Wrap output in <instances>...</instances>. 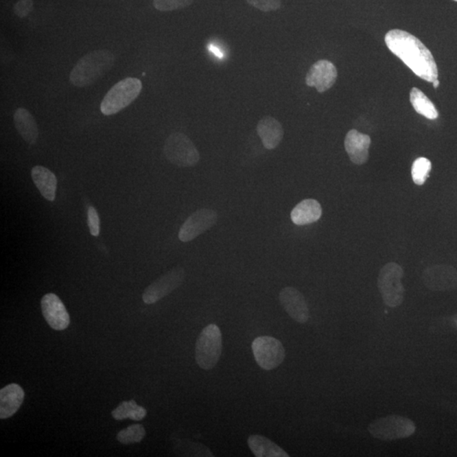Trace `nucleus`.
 <instances>
[{
	"instance_id": "nucleus-26",
	"label": "nucleus",
	"mask_w": 457,
	"mask_h": 457,
	"mask_svg": "<svg viewBox=\"0 0 457 457\" xmlns=\"http://www.w3.org/2000/svg\"><path fill=\"white\" fill-rule=\"evenodd\" d=\"M194 0H154V8L159 12H173L190 6Z\"/></svg>"
},
{
	"instance_id": "nucleus-28",
	"label": "nucleus",
	"mask_w": 457,
	"mask_h": 457,
	"mask_svg": "<svg viewBox=\"0 0 457 457\" xmlns=\"http://www.w3.org/2000/svg\"><path fill=\"white\" fill-rule=\"evenodd\" d=\"M88 224L90 233L93 237H99L100 233V220L99 213L93 207H90L88 211Z\"/></svg>"
},
{
	"instance_id": "nucleus-1",
	"label": "nucleus",
	"mask_w": 457,
	"mask_h": 457,
	"mask_svg": "<svg viewBox=\"0 0 457 457\" xmlns=\"http://www.w3.org/2000/svg\"><path fill=\"white\" fill-rule=\"evenodd\" d=\"M384 41L390 52L419 78L432 83L438 80V67L433 54L415 36L394 29L387 32Z\"/></svg>"
},
{
	"instance_id": "nucleus-14",
	"label": "nucleus",
	"mask_w": 457,
	"mask_h": 457,
	"mask_svg": "<svg viewBox=\"0 0 457 457\" xmlns=\"http://www.w3.org/2000/svg\"><path fill=\"white\" fill-rule=\"evenodd\" d=\"M279 302L283 307L294 320L299 324H305L309 319V308L306 299L298 290L293 288H285L279 292Z\"/></svg>"
},
{
	"instance_id": "nucleus-3",
	"label": "nucleus",
	"mask_w": 457,
	"mask_h": 457,
	"mask_svg": "<svg viewBox=\"0 0 457 457\" xmlns=\"http://www.w3.org/2000/svg\"><path fill=\"white\" fill-rule=\"evenodd\" d=\"M143 84L139 78H127L116 83L102 101V113L105 115L119 113L137 99Z\"/></svg>"
},
{
	"instance_id": "nucleus-16",
	"label": "nucleus",
	"mask_w": 457,
	"mask_h": 457,
	"mask_svg": "<svg viewBox=\"0 0 457 457\" xmlns=\"http://www.w3.org/2000/svg\"><path fill=\"white\" fill-rule=\"evenodd\" d=\"M25 393L17 384H10L0 390V419H7L16 413L23 405Z\"/></svg>"
},
{
	"instance_id": "nucleus-29",
	"label": "nucleus",
	"mask_w": 457,
	"mask_h": 457,
	"mask_svg": "<svg viewBox=\"0 0 457 457\" xmlns=\"http://www.w3.org/2000/svg\"><path fill=\"white\" fill-rule=\"evenodd\" d=\"M34 0H19L14 6V13L20 18L28 16L34 10Z\"/></svg>"
},
{
	"instance_id": "nucleus-6",
	"label": "nucleus",
	"mask_w": 457,
	"mask_h": 457,
	"mask_svg": "<svg viewBox=\"0 0 457 457\" xmlns=\"http://www.w3.org/2000/svg\"><path fill=\"white\" fill-rule=\"evenodd\" d=\"M368 430L373 437L380 441H397L412 436L416 426L412 420L405 417L390 415L373 421Z\"/></svg>"
},
{
	"instance_id": "nucleus-18",
	"label": "nucleus",
	"mask_w": 457,
	"mask_h": 457,
	"mask_svg": "<svg viewBox=\"0 0 457 457\" xmlns=\"http://www.w3.org/2000/svg\"><path fill=\"white\" fill-rule=\"evenodd\" d=\"M322 216L320 203L314 199H306L297 204L291 213L292 222L296 226L316 222Z\"/></svg>"
},
{
	"instance_id": "nucleus-25",
	"label": "nucleus",
	"mask_w": 457,
	"mask_h": 457,
	"mask_svg": "<svg viewBox=\"0 0 457 457\" xmlns=\"http://www.w3.org/2000/svg\"><path fill=\"white\" fill-rule=\"evenodd\" d=\"M432 169L430 159L426 158L417 159L412 166V177L413 183L422 186L426 183Z\"/></svg>"
},
{
	"instance_id": "nucleus-27",
	"label": "nucleus",
	"mask_w": 457,
	"mask_h": 457,
	"mask_svg": "<svg viewBox=\"0 0 457 457\" xmlns=\"http://www.w3.org/2000/svg\"><path fill=\"white\" fill-rule=\"evenodd\" d=\"M246 2L263 12H274L281 6V0H246Z\"/></svg>"
},
{
	"instance_id": "nucleus-5",
	"label": "nucleus",
	"mask_w": 457,
	"mask_h": 457,
	"mask_svg": "<svg viewBox=\"0 0 457 457\" xmlns=\"http://www.w3.org/2000/svg\"><path fill=\"white\" fill-rule=\"evenodd\" d=\"M404 271L397 263H388L379 272L378 288L384 303L390 307L403 303L405 289L401 283Z\"/></svg>"
},
{
	"instance_id": "nucleus-32",
	"label": "nucleus",
	"mask_w": 457,
	"mask_h": 457,
	"mask_svg": "<svg viewBox=\"0 0 457 457\" xmlns=\"http://www.w3.org/2000/svg\"><path fill=\"white\" fill-rule=\"evenodd\" d=\"M454 1H456V2H457V0H454Z\"/></svg>"
},
{
	"instance_id": "nucleus-8",
	"label": "nucleus",
	"mask_w": 457,
	"mask_h": 457,
	"mask_svg": "<svg viewBox=\"0 0 457 457\" xmlns=\"http://www.w3.org/2000/svg\"><path fill=\"white\" fill-rule=\"evenodd\" d=\"M252 350L257 365L267 371L277 368L285 360V348L274 337H257L253 342Z\"/></svg>"
},
{
	"instance_id": "nucleus-30",
	"label": "nucleus",
	"mask_w": 457,
	"mask_h": 457,
	"mask_svg": "<svg viewBox=\"0 0 457 457\" xmlns=\"http://www.w3.org/2000/svg\"><path fill=\"white\" fill-rule=\"evenodd\" d=\"M209 50L211 51V52L215 53V56L218 57H222V54H221L220 50L217 49L215 46H210Z\"/></svg>"
},
{
	"instance_id": "nucleus-13",
	"label": "nucleus",
	"mask_w": 457,
	"mask_h": 457,
	"mask_svg": "<svg viewBox=\"0 0 457 457\" xmlns=\"http://www.w3.org/2000/svg\"><path fill=\"white\" fill-rule=\"evenodd\" d=\"M338 72L335 65L329 60H321L313 65L306 76V84L323 93L335 84Z\"/></svg>"
},
{
	"instance_id": "nucleus-22",
	"label": "nucleus",
	"mask_w": 457,
	"mask_h": 457,
	"mask_svg": "<svg viewBox=\"0 0 457 457\" xmlns=\"http://www.w3.org/2000/svg\"><path fill=\"white\" fill-rule=\"evenodd\" d=\"M410 101L417 113L429 119L438 117V112L429 97L419 89L413 88L410 92Z\"/></svg>"
},
{
	"instance_id": "nucleus-12",
	"label": "nucleus",
	"mask_w": 457,
	"mask_h": 457,
	"mask_svg": "<svg viewBox=\"0 0 457 457\" xmlns=\"http://www.w3.org/2000/svg\"><path fill=\"white\" fill-rule=\"evenodd\" d=\"M424 285L432 291H449L457 286V271L449 266H434L423 274Z\"/></svg>"
},
{
	"instance_id": "nucleus-31",
	"label": "nucleus",
	"mask_w": 457,
	"mask_h": 457,
	"mask_svg": "<svg viewBox=\"0 0 457 457\" xmlns=\"http://www.w3.org/2000/svg\"><path fill=\"white\" fill-rule=\"evenodd\" d=\"M433 86L434 89H438V86H440V81H438V79L433 82Z\"/></svg>"
},
{
	"instance_id": "nucleus-19",
	"label": "nucleus",
	"mask_w": 457,
	"mask_h": 457,
	"mask_svg": "<svg viewBox=\"0 0 457 457\" xmlns=\"http://www.w3.org/2000/svg\"><path fill=\"white\" fill-rule=\"evenodd\" d=\"M32 178L40 194L47 200L53 202L56 197L57 178L53 172L43 166H35L32 169Z\"/></svg>"
},
{
	"instance_id": "nucleus-10",
	"label": "nucleus",
	"mask_w": 457,
	"mask_h": 457,
	"mask_svg": "<svg viewBox=\"0 0 457 457\" xmlns=\"http://www.w3.org/2000/svg\"><path fill=\"white\" fill-rule=\"evenodd\" d=\"M216 211L210 209L197 210L187 218L179 231V239L183 242L194 240L198 235L204 233L217 222Z\"/></svg>"
},
{
	"instance_id": "nucleus-15",
	"label": "nucleus",
	"mask_w": 457,
	"mask_h": 457,
	"mask_svg": "<svg viewBox=\"0 0 457 457\" xmlns=\"http://www.w3.org/2000/svg\"><path fill=\"white\" fill-rule=\"evenodd\" d=\"M371 139L357 130H351L344 139V148L351 161L355 165H364L368 159V150Z\"/></svg>"
},
{
	"instance_id": "nucleus-4",
	"label": "nucleus",
	"mask_w": 457,
	"mask_h": 457,
	"mask_svg": "<svg viewBox=\"0 0 457 457\" xmlns=\"http://www.w3.org/2000/svg\"><path fill=\"white\" fill-rule=\"evenodd\" d=\"M222 353V333L216 325L206 326L196 343V362L202 369L215 367Z\"/></svg>"
},
{
	"instance_id": "nucleus-21",
	"label": "nucleus",
	"mask_w": 457,
	"mask_h": 457,
	"mask_svg": "<svg viewBox=\"0 0 457 457\" xmlns=\"http://www.w3.org/2000/svg\"><path fill=\"white\" fill-rule=\"evenodd\" d=\"M248 444L253 455L257 457H288L284 449L268 438L259 434H253L248 438Z\"/></svg>"
},
{
	"instance_id": "nucleus-20",
	"label": "nucleus",
	"mask_w": 457,
	"mask_h": 457,
	"mask_svg": "<svg viewBox=\"0 0 457 457\" xmlns=\"http://www.w3.org/2000/svg\"><path fill=\"white\" fill-rule=\"evenodd\" d=\"M14 122L18 132L28 144H35L38 139V127L34 116L24 108H17Z\"/></svg>"
},
{
	"instance_id": "nucleus-11",
	"label": "nucleus",
	"mask_w": 457,
	"mask_h": 457,
	"mask_svg": "<svg viewBox=\"0 0 457 457\" xmlns=\"http://www.w3.org/2000/svg\"><path fill=\"white\" fill-rule=\"evenodd\" d=\"M43 317L51 328L64 330L70 325V315L62 301L54 293L46 294L41 301Z\"/></svg>"
},
{
	"instance_id": "nucleus-9",
	"label": "nucleus",
	"mask_w": 457,
	"mask_h": 457,
	"mask_svg": "<svg viewBox=\"0 0 457 457\" xmlns=\"http://www.w3.org/2000/svg\"><path fill=\"white\" fill-rule=\"evenodd\" d=\"M185 278V270L178 267L159 277L145 290L143 295V302L146 304H154L164 298L183 284Z\"/></svg>"
},
{
	"instance_id": "nucleus-17",
	"label": "nucleus",
	"mask_w": 457,
	"mask_h": 457,
	"mask_svg": "<svg viewBox=\"0 0 457 457\" xmlns=\"http://www.w3.org/2000/svg\"><path fill=\"white\" fill-rule=\"evenodd\" d=\"M257 132L262 140L264 148L268 150H275L284 137L282 125L271 116H266L260 119L257 123Z\"/></svg>"
},
{
	"instance_id": "nucleus-2",
	"label": "nucleus",
	"mask_w": 457,
	"mask_h": 457,
	"mask_svg": "<svg viewBox=\"0 0 457 457\" xmlns=\"http://www.w3.org/2000/svg\"><path fill=\"white\" fill-rule=\"evenodd\" d=\"M114 64L115 56L110 51H92L83 56L75 65L71 72L70 81L78 88H86L110 71Z\"/></svg>"
},
{
	"instance_id": "nucleus-7",
	"label": "nucleus",
	"mask_w": 457,
	"mask_h": 457,
	"mask_svg": "<svg viewBox=\"0 0 457 457\" xmlns=\"http://www.w3.org/2000/svg\"><path fill=\"white\" fill-rule=\"evenodd\" d=\"M164 152L167 159L179 167H191L200 161V154L187 135L176 132L166 139Z\"/></svg>"
},
{
	"instance_id": "nucleus-23",
	"label": "nucleus",
	"mask_w": 457,
	"mask_h": 457,
	"mask_svg": "<svg viewBox=\"0 0 457 457\" xmlns=\"http://www.w3.org/2000/svg\"><path fill=\"white\" fill-rule=\"evenodd\" d=\"M147 416V410L139 406L134 400L123 401L112 412L115 420L130 419L134 421L143 420Z\"/></svg>"
},
{
	"instance_id": "nucleus-24",
	"label": "nucleus",
	"mask_w": 457,
	"mask_h": 457,
	"mask_svg": "<svg viewBox=\"0 0 457 457\" xmlns=\"http://www.w3.org/2000/svg\"><path fill=\"white\" fill-rule=\"evenodd\" d=\"M145 435H146V430L144 427L141 424H134V425L119 431L117 434V440L125 445L139 443L143 440Z\"/></svg>"
}]
</instances>
